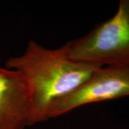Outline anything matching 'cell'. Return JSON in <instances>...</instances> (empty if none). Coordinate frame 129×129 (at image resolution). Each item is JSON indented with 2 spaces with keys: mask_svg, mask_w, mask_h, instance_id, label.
I'll return each instance as SVG.
<instances>
[{
  "mask_svg": "<svg viewBox=\"0 0 129 129\" xmlns=\"http://www.w3.org/2000/svg\"><path fill=\"white\" fill-rule=\"evenodd\" d=\"M6 68L22 72L28 81L31 94L29 126L47 120L54 102L77 88L101 67L72 60L65 45L55 49L29 41L22 55L10 57Z\"/></svg>",
  "mask_w": 129,
  "mask_h": 129,
  "instance_id": "obj_1",
  "label": "cell"
},
{
  "mask_svg": "<svg viewBox=\"0 0 129 129\" xmlns=\"http://www.w3.org/2000/svg\"><path fill=\"white\" fill-rule=\"evenodd\" d=\"M64 45L69 57L76 62L99 67H129V0H120L111 18Z\"/></svg>",
  "mask_w": 129,
  "mask_h": 129,
  "instance_id": "obj_2",
  "label": "cell"
},
{
  "mask_svg": "<svg viewBox=\"0 0 129 129\" xmlns=\"http://www.w3.org/2000/svg\"><path fill=\"white\" fill-rule=\"evenodd\" d=\"M129 96V67H105L96 69L77 88L53 103L48 120L95 102Z\"/></svg>",
  "mask_w": 129,
  "mask_h": 129,
  "instance_id": "obj_3",
  "label": "cell"
},
{
  "mask_svg": "<svg viewBox=\"0 0 129 129\" xmlns=\"http://www.w3.org/2000/svg\"><path fill=\"white\" fill-rule=\"evenodd\" d=\"M31 94L22 72L0 67V129L29 126Z\"/></svg>",
  "mask_w": 129,
  "mask_h": 129,
  "instance_id": "obj_4",
  "label": "cell"
}]
</instances>
